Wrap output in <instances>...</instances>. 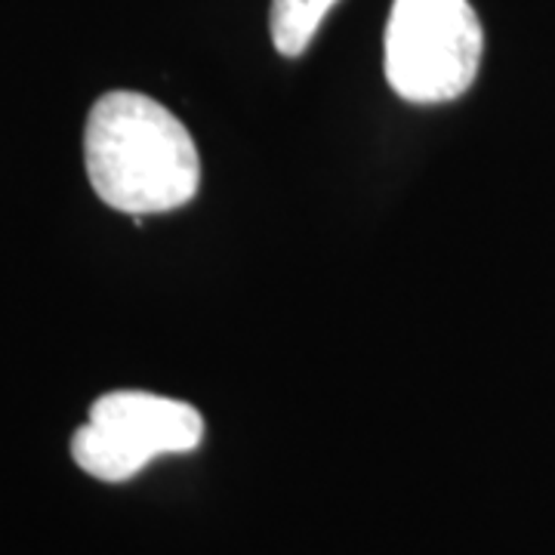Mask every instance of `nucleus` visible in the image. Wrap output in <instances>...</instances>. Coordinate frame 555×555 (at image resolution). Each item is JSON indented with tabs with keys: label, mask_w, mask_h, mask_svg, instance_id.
<instances>
[{
	"label": "nucleus",
	"mask_w": 555,
	"mask_h": 555,
	"mask_svg": "<svg viewBox=\"0 0 555 555\" xmlns=\"http://www.w3.org/2000/svg\"><path fill=\"white\" fill-rule=\"evenodd\" d=\"M204 441V416L179 398L139 389L100 396L72 436V456L87 476L127 481L164 454H189Z\"/></svg>",
	"instance_id": "7ed1b4c3"
},
{
	"label": "nucleus",
	"mask_w": 555,
	"mask_h": 555,
	"mask_svg": "<svg viewBox=\"0 0 555 555\" xmlns=\"http://www.w3.org/2000/svg\"><path fill=\"white\" fill-rule=\"evenodd\" d=\"M485 31L469 0H396L386 22V80L416 105L460 100L478 78Z\"/></svg>",
	"instance_id": "f03ea898"
},
{
	"label": "nucleus",
	"mask_w": 555,
	"mask_h": 555,
	"mask_svg": "<svg viewBox=\"0 0 555 555\" xmlns=\"http://www.w3.org/2000/svg\"><path fill=\"white\" fill-rule=\"evenodd\" d=\"M83 167L102 204L130 217L179 210L201 189L198 145L185 124L133 90H112L93 102Z\"/></svg>",
	"instance_id": "f257e3e1"
},
{
	"label": "nucleus",
	"mask_w": 555,
	"mask_h": 555,
	"mask_svg": "<svg viewBox=\"0 0 555 555\" xmlns=\"http://www.w3.org/2000/svg\"><path fill=\"white\" fill-rule=\"evenodd\" d=\"M334 7L337 0H272L269 28L278 53L287 60L302 56Z\"/></svg>",
	"instance_id": "20e7f679"
}]
</instances>
